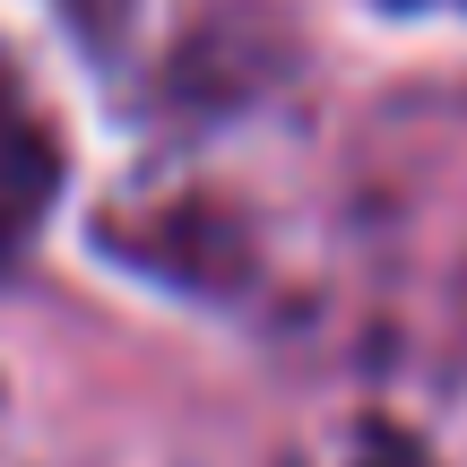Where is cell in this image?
Returning <instances> with one entry per match:
<instances>
[{
  "label": "cell",
  "mask_w": 467,
  "mask_h": 467,
  "mask_svg": "<svg viewBox=\"0 0 467 467\" xmlns=\"http://www.w3.org/2000/svg\"><path fill=\"white\" fill-rule=\"evenodd\" d=\"M52 191H61V139L35 113L26 78L0 61V251H17L35 234V217L52 208Z\"/></svg>",
  "instance_id": "obj_1"
},
{
  "label": "cell",
  "mask_w": 467,
  "mask_h": 467,
  "mask_svg": "<svg viewBox=\"0 0 467 467\" xmlns=\"http://www.w3.org/2000/svg\"><path fill=\"white\" fill-rule=\"evenodd\" d=\"M364 467H433L416 451V441H399V433H372V451H364Z\"/></svg>",
  "instance_id": "obj_2"
}]
</instances>
